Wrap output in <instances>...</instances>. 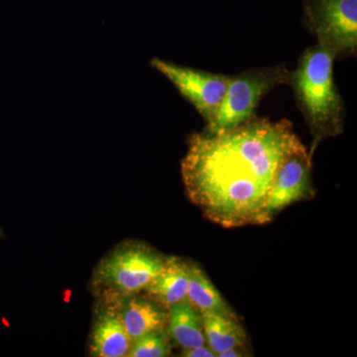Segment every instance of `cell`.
I'll return each instance as SVG.
<instances>
[{
	"instance_id": "cell-1",
	"label": "cell",
	"mask_w": 357,
	"mask_h": 357,
	"mask_svg": "<svg viewBox=\"0 0 357 357\" xmlns=\"http://www.w3.org/2000/svg\"><path fill=\"white\" fill-rule=\"evenodd\" d=\"M302 145L292 122L257 115L227 130L192 133L181 163L188 198L223 227L265 225L277 172Z\"/></svg>"
},
{
	"instance_id": "cell-2",
	"label": "cell",
	"mask_w": 357,
	"mask_h": 357,
	"mask_svg": "<svg viewBox=\"0 0 357 357\" xmlns=\"http://www.w3.org/2000/svg\"><path fill=\"white\" fill-rule=\"evenodd\" d=\"M332 52L319 45L309 47L291 70L288 84L312 135L310 156L314 157L319 143L344 132L347 115L344 102L333 79Z\"/></svg>"
},
{
	"instance_id": "cell-3",
	"label": "cell",
	"mask_w": 357,
	"mask_h": 357,
	"mask_svg": "<svg viewBox=\"0 0 357 357\" xmlns=\"http://www.w3.org/2000/svg\"><path fill=\"white\" fill-rule=\"evenodd\" d=\"M165 261L166 257L146 244H122L96 267L93 276L96 287L105 301L138 295L149 287Z\"/></svg>"
},
{
	"instance_id": "cell-4",
	"label": "cell",
	"mask_w": 357,
	"mask_h": 357,
	"mask_svg": "<svg viewBox=\"0 0 357 357\" xmlns=\"http://www.w3.org/2000/svg\"><path fill=\"white\" fill-rule=\"evenodd\" d=\"M291 70L285 65L253 68L229 76V86L215 121L206 126L211 132L227 130L248 121L267 93L288 84Z\"/></svg>"
},
{
	"instance_id": "cell-5",
	"label": "cell",
	"mask_w": 357,
	"mask_h": 357,
	"mask_svg": "<svg viewBox=\"0 0 357 357\" xmlns=\"http://www.w3.org/2000/svg\"><path fill=\"white\" fill-rule=\"evenodd\" d=\"M304 24L335 59L356 56L357 0H305Z\"/></svg>"
},
{
	"instance_id": "cell-6",
	"label": "cell",
	"mask_w": 357,
	"mask_h": 357,
	"mask_svg": "<svg viewBox=\"0 0 357 357\" xmlns=\"http://www.w3.org/2000/svg\"><path fill=\"white\" fill-rule=\"evenodd\" d=\"M151 66L191 103L206 121V126L215 121L227 93L229 76L174 64L159 58H154Z\"/></svg>"
},
{
	"instance_id": "cell-7",
	"label": "cell",
	"mask_w": 357,
	"mask_h": 357,
	"mask_svg": "<svg viewBox=\"0 0 357 357\" xmlns=\"http://www.w3.org/2000/svg\"><path fill=\"white\" fill-rule=\"evenodd\" d=\"M312 169V158L304 144L286 157L268 194L265 206L267 222L290 204L314 196Z\"/></svg>"
},
{
	"instance_id": "cell-8",
	"label": "cell",
	"mask_w": 357,
	"mask_h": 357,
	"mask_svg": "<svg viewBox=\"0 0 357 357\" xmlns=\"http://www.w3.org/2000/svg\"><path fill=\"white\" fill-rule=\"evenodd\" d=\"M107 305L96 314L91 335V354L96 357L128 356L133 340L129 337L116 301H105Z\"/></svg>"
},
{
	"instance_id": "cell-9",
	"label": "cell",
	"mask_w": 357,
	"mask_h": 357,
	"mask_svg": "<svg viewBox=\"0 0 357 357\" xmlns=\"http://www.w3.org/2000/svg\"><path fill=\"white\" fill-rule=\"evenodd\" d=\"M115 301L122 323L131 340L167 330L168 309L151 298L143 299L134 295Z\"/></svg>"
},
{
	"instance_id": "cell-10",
	"label": "cell",
	"mask_w": 357,
	"mask_h": 357,
	"mask_svg": "<svg viewBox=\"0 0 357 357\" xmlns=\"http://www.w3.org/2000/svg\"><path fill=\"white\" fill-rule=\"evenodd\" d=\"M190 263L182 258L166 257L163 269L150 284L146 292L166 309L187 300Z\"/></svg>"
},
{
	"instance_id": "cell-11",
	"label": "cell",
	"mask_w": 357,
	"mask_h": 357,
	"mask_svg": "<svg viewBox=\"0 0 357 357\" xmlns=\"http://www.w3.org/2000/svg\"><path fill=\"white\" fill-rule=\"evenodd\" d=\"M206 344L215 354L229 349H243L248 342L245 331L237 317L215 312H202Z\"/></svg>"
},
{
	"instance_id": "cell-12",
	"label": "cell",
	"mask_w": 357,
	"mask_h": 357,
	"mask_svg": "<svg viewBox=\"0 0 357 357\" xmlns=\"http://www.w3.org/2000/svg\"><path fill=\"white\" fill-rule=\"evenodd\" d=\"M167 330L183 349L206 344L201 312L187 300L169 307Z\"/></svg>"
},
{
	"instance_id": "cell-13",
	"label": "cell",
	"mask_w": 357,
	"mask_h": 357,
	"mask_svg": "<svg viewBox=\"0 0 357 357\" xmlns=\"http://www.w3.org/2000/svg\"><path fill=\"white\" fill-rule=\"evenodd\" d=\"M187 301L201 314L215 312L227 316L237 317L204 270L195 263H190Z\"/></svg>"
},
{
	"instance_id": "cell-14",
	"label": "cell",
	"mask_w": 357,
	"mask_h": 357,
	"mask_svg": "<svg viewBox=\"0 0 357 357\" xmlns=\"http://www.w3.org/2000/svg\"><path fill=\"white\" fill-rule=\"evenodd\" d=\"M171 354L166 331L146 333L134 340L128 357H165Z\"/></svg>"
},
{
	"instance_id": "cell-15",
	"label": "cell",
	"mask_w": 357,
	"mask_h": 357,
	"mask_svg": "<svg viewBox=\"0 0 357 357\" xmlns=\"http://www.w3.org/2000/svg\"><path fill=\"white\" fill-rule=\"evenodd\" d=\"M182 356L184 357H215L217 354L213 352L208 345L204 344L192 349H183Z\"/></svg>"
},
{
	"instance_id": "cell-16",
	"label": "cell",
	"mask_w": 357,
	"mask_h": 357,
	"mask_svg": "<svg viewBox=\"0 0 357 357\" xmlns=\"http://www.w3.org/2000/svg\"><path fill=\"white\" fill-rule=\"evenodd\" d=\"M245 356H248V354H244L243 349H229L218 354V357H241Z\"/></svg>"
}]
</instances>
